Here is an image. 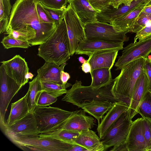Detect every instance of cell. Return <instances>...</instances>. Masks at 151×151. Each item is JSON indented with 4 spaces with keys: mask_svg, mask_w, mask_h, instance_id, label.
I'll use <instances>...</instances> for the list:
<instances>
[{
    "mask_svg": "<svg viewBox=\"0 0 151 151\" xmlns=\"http://www.w3.org/2000/svg\"><path fill=\"white\" fill-rule=\"evenodd\" d=\"M5 49L13 47L27 48L31 46L28 41L19 40L9 36L4 37L1 42Z\"/></svg>",
    "mask_w": 151,
    "mask_h": 151,
    "instance_id": "31",
    "label": "cell"
},
{
    "mask_svg": "<svg viewBox=\"0 0 151 151\" xmlns=\"http://www.w3.org/2000/svg\"><path fill=\"white\" fill-rule=\"evenodd\" d=\"M72 112L58 107L37 106L33 113L39 134L60 129Z\"/></svg>",
    "mask_w": 151,
    "mask_h": 151,
    "instance_id": "5",
    "label": "cell"
},
{
    "mask_svg": "<svg viewBox=\"0 0 151 151\" xmlns=\"http://www.w3.org/2000/svg\"><path fill=\"white\" fill-rule=\"evenodd\" d=\"M132 122L127 109L112 125L100 139L104 146V151L111 147H113L110 150L125 144Z\"/></svg>",
    "mask_w": 151,
    "mask_h": 151,
    "instance_id": "7",
    "label": "cell"
},
{
    "mask_svg": "<svg viewBox=\"0 0 151 151\" xmlns=\"http://www.w3.org/2000/svg\"><path fill=\"white\" fill-rule=\"evenodd\" d=\"M60 78L63 83L65 84L67 83V81L70 78V76L68 73L64 72L63 70L61 72Z\"/></svg>",
    "mask_w": 151,
    "mask_h": 151,
    "instance_id": "46",
    "label": "cell"
},
{
    "mask_svg": "<svg viewBox=\"0 0 151 151\" xmlns=\"http://www.w3.org/2000/svg\"><path fill=\"white\" fill-rule=\"evenodd\" d=\"M79 62L83 64L87 61L82 56L79 57L78 58Z\"/></svg>",
    "mask_w": 151,
    "mask_h": 151,
    "instance_id": "50",
    "label": "cell"
},
{
    "mask_svg": "<svg viewBox=\"0 0 151 151\" xmlns=\"http://www.w3.org/2000/svg\"><path fill=\"white\" fill-rule=\"evenodd\" d=\"M144 136L147 145V151H151V118L143 117Z\"/></svg>",
    "mask_w": 151,
    "mask_h": 151,
    "instance_id": "35",
    "label": "cell"
},
{
    "mask_svg": "<svg viewBox=\"0 0 151 151\" xmlns=\"http://www.w3.org/2000/svg\"><path fill=\"white\" fill-rule=\"evenodd\" d=\"M78 132L64 129H59L55 131L38 135L40 138H48L60 140L62 142L74 144V141L78 137Z\"/></svg>",
    "mask_w": 151,
    "mask_h": 151,
    "instance_id": "27",
    "label": "cell"
},
{
    "mask_svg": "<svg viewBox=\"0 0 151 151\" xmlns=\"http://www.w3.org/2000/svg\"><path fill=\"white\" fill-rule=\"evenodd\" d=\"M37 55L45 62L53 63L59 65L70 58L69 40L64 19L57 25L55 29L47 40L40 45Z\"/></svg>",
    "mask_w": 151,
    "mask_h": 151,
    "instance_id": "2",
    "label": "cell"
},
{
    "mask_svg": "<svg viewBox=\"0 0 151 151\" xmlns=\"http://www.w3.org/2000/svg\"><path fill=\"white\" fill-rule=\"evenodd\" d=\"M135 0H128V2L129 4V5L130 4V3L133 1Z\"/></svg>",
    "mask_w": 151,
    "mask_h": 151,
    "instance_id": "51",
    "label": "cell"
},
{
    "mask_svg": "<svg viewBox=\"0 0 151 151\" xmlns=\"http://www.w3.org/2000/svg\"><path fill=\"white\" fill-rule=\"evenodd\" d=\"M110 69L100 68L94 69L91 74L92 82L90 86L95 88H99L109 83L113 79Z\"/></svg>",
    "mask_w": 151,
    "mask_h": 151,
    "instance_id": "26",
    "label": "cell"
},
{
    "mask_svg": "<svg viewBox=\"0 0 151 151\" xmlns=\"http://www.w3.org/2000/svg\"><path fill=\"white\" fill-rule=\"evenodd\" d=\"M125 144L128 151H147L142 117L132 121Z\"/></svg>",
    "mask_w": 151,
    "mask_h": 151,
    "instance_id": "14",
    "label": "cell"
},
{
    "mask_svg": "<svg viewBox=\"0 0 151 151\" xmlns=\"http://www.w3.org/2000/svg\"><path fill=\"white\" fill-rule=\"evenodd\" d=\"M0 125L5 124L4 118L9 105L22 88L6 73L3 65L0 67Z\"/></svg>",
    "mask_w": 151,
    "mask_h": 151,
    "instance_id": "10",
    "label": "cell"
},
{
    "mask_svg": "<svg viewBox=\"0 0 151 151\" xmlns=\"http://www.w3.org/2000/svg\"><path fill=\"white\" fill-rule=\"evenodd\" d=\"M122 4L129 5L128 0H110L109 5L114 8L117 9Z\"/></svg>",
    "mask_w": 151,
    "mask_h": 151,
    "instance_id": "44",
    "label": "cell"
},
{
    "mask_svg": "<svg viewBox=\"0 0 151 151\" xmlns=\"http://www.w3.org/2000/svg\"><path fill=\"white\" fill-rule=\"evenodd\" d=\"M93 8L98 12L105 11L110 8V0H88Z\"/></svg>",
    "mask_w": 151,
    "mask_h": 151,
    "instance_id": "39",
    "label": "cell"
},
{
    "mask_svg": "<svg viewBox=\"0 0 151 151\" xmlns=\"http://www.w3.org/2000/svg\"><path fill=\"white\" fill-rule=\"evenodd\" d=\"M43 6L54 21L56 26L64 19L66 7L63 9H58Z\"/></svg>",
    "mask_w": 151,
    "mask_h": 151,
    "instance_id": "36",
    "label": "cell"
},
{
    "mask_svg": "<svg viewBox=\"0 0 151 151\" xmlns=\"http://www.w3.org/2000/svg\"><path fill=\"white\" fill-rule=\"evenodd\" d=\"M138 114L143 117L151 118V91L148 90L146 93L139 107Z\"/></svg>",
    "mask_w": 151,
    "mask_h": 151,
    "instance_id": "32",
    "label": "cell"
},
{
    "mask_svg": "<svg viewBox=\"0 0 151 151\" xmlns=\"http://www.w3.org/2000/svg\"><path fill=\"white\" fill-rule=\"evenodd\" d=\"M119 51L114 50H104L91 55L89 56L91 73L94 69L100 68L111 69L114 65Z\"/></svg>",
    "mask_w": 151,
    "mask_h": 151,
    "instance_id": "20",
    "label": "cell"
},
{
    "mask_svg": "<svg viewBox=\"0 0 151 151\" xmlns=\"http://www.w3.org/2000/svg\"><path fill=\"white\" fill-rule=\"evenodd\" d=\"M41 83L42 90L57 98L66 93L67 91L66 88L72 86L71 84L68 82L62 84L43 81H41Z\"/></svg>",
    "mask_w": 151,
    "mask_h": 151,
    "instance_id": "30",
    "label": "cell"
},
{
    "mask_svg": "<svg viewBox=\"0 0 151 151\" xmlns=\"http://www.w3.org/2000/svg\"><path fill=\"white\" fill-rule=\"evenodd\" d=\"M149 5L142 4L123 16L116 19L110 24L118 31L125 34L130 30L137 18L144 8Z\"/></svg>",
    "mask_w": 151,
    "mask_h": 151,
    "instance_id": "23",
    "label": "cell"
},
{
    "mask_svg": "<svg viewBox=\"0 0 151 151\" xmlns=\"http://www.w3.org/2000/svg\"><path fill=\"white\" fill-rule=\"evenodd\" d=\"M30 111L26 95L11 104L10 112L5 124L11 125L25 116Z\"/></svg>",
    "mask_w": 151,
    "mask_h": 151,
    "instance_id": "25",
    "label": "cell"
},
{
    "mask_svg": "<svg viewBox=\"0 0 151 151\" xmlns=\"http://www.w3.org/2000/svg\"><path fill=\"white\" fill-rule=\"evenodd\" d=\"M90 58H89L87 61L82 64L81 67L82 70L85 73H91V67L89 63Z\"/></svg>",
    "mask_w": 151,
    "mask_h": 151,
    "instance_id": "45",
    "label": "cell"
},
{
    "mask_svg": "<svg viewBox=\"0 0 151 151\" xmlns=\"http://www.w3.org/2000/svg\"><path fill=\"white\" fill-rule=\"evenodd\" d=\"M151 38V24L146 26L136 33L134 38V43L139 41Z\"/></svg>",
    "mask_w": 151,
    "mask_h": 151,
    "instance_id": "40",
    "label": "cell"
},
{
    "mask_svg": "<svg viewBox=\"0 0 151 151\" xmlns=\"http://www.w3.org/2000/svg\"><path fill=\"white\" fill-rule=\"evenodd\" d=\"M43 6L51 8L63 9L66 8L68 0H39Z\"/></svg>",
    "mask_w": 151,
    "mask_h": 151,
    "instance_id": "37",
    "label": "cell"
},
{
    "mask_svg": "<svg viewBox=\"0 0 151 151\" xmlns=\"http://www.w3.org/2000/svg\"><path fill=\"white\" fill-rule=\"evenodd\" d=\"M86 38L118 43L128 41L126 34L118 31L114 26L98 21L85 24L84 27Z\"/></svg>",
    "mask_w": 151,
    "mask_h": 151,
    "instance_id": "8",
    "label": "cell"
},
{
    "mask_svg": "<svg viewBox=\"0 0 151 151\" xmlns=\"http://www.w3.org/2000/svg\"><path fill=\"white\" fill-rule=\"evenodd\" d=\"M144 71L147 76L149 83V90L151 91V58H145Z\"/></svg>",
    "mask_w": 151,
    "mask_h": 151,
    "instance_id": "41",
    "label": "cell"
},
{
    "mask_svg": "<svg viewBox=\"0 0 151 151\" xmlns=\"http://www.w3.org/2000/svg\"><path fill=\"white\" fill-rule=\"evenodd\" d=\"M34 76L31 73L29 72L25 76V78L27 81L28 82L29 79H32Z\"/></svg>",
    "mask_w": 151,
    "mask_h": 151,
    "instance_id": "49",
    "label": "cell"
},
{
    "mask_svg": "<svg viewBox=\"0 0 151 151\" xmlns=\"http://www.w3.org/2000/svg\"><path fill=\"white\" fill-rule=\"evenodd\" d=\"M29 88L26 94V99L30 111L33 112L37 106L36 98L38 93L42 90L41 81L37 75L29 82Z\"/></svg>",
    "mask_w": 151,
    "mask_h": 151,
    "instance_id": "28",
    "label": "cell"
},
{
    "mask_svg": "<svg viewBox=\"0 0 151 151\" xmlns=\"http://www.w3.org/2000/svg\"><path fill=\"white\" fill-rule=\"evenodd\" d=\"M57 98L54 97L46 91L41 90L39 91L36 98L37 106L45 107L49 106L56 102Z\"/></svg>",
    "mask_w": 151,
    "mask_h": 151,
    "instance_id": "33",
    "label": "cell"
},
{
    "mask_svg": "<svg viewBox=\"0 0 151 151\" xmlns=\"http://www.w3.org/2000/svg\"><path fill=\"white\" fill-rule=\"evenodd\" d=\"M114 81V79L99 88H95L90 85L82 86L81 81L76 80L71 88L67 90L62 100L70 103L78 107L83 103L94 101H107L113 103L121 101L116 97L112 92Z\"/></svg>",
    "mask_w": 151,
    "mask_h": 151,
    "instance_id": "3",
    "label": "cell"
},
{
    "mask_svg": "<svg viewBox=\"0 0 151 151\" xmlns=\"http://www.w3.org/2000/svg\"><path fill=\"white\" fill-rule=\"evenodd\" d=\"M129 107V105L123 101L116 102L101 119L97 129L100 139L106 134L112 125Z\"/></svg>",
    "mask_w": 151,
    "mask_h": 151,
    "instance_id": "18",
    "label": "cell"
},
{
    "mask_svg": "<svg viewBox=\"0 0 151 151\" xmlns=\"http://www.w3.org/2000/svg\"><path fill=\"white\" fill-rule=\"evenodd\" d=\"M151 14V4L145 6L140 13L139 16Z\"/></svg>",
    "mask_w": 151,
    "mask_h": 151,
    "instance_id": "47",
    "label": "cell"
},
{
    "mask_svg": "<svg viewBox=\"0 0 151 151\" xmlns=\"http://www.w3.org/2000/svg\"><path fill=\"white\" fill-rule=\"evenodd\" d=\"M83 109L73 112L60 129L79 132L82 130L91 129L95 125V120L91 116L86 115Z\"/></svg>",
    "mask_w": 151,
    "mask_h": 151,
    "instance_id": "17",
    "label": "cell"
},
{
    "mask_svg": "<svg viewBox=\"0 0 151 151\" xmlns=\"http://www.w3.org/2000/svg\"><path fill=\"white\" fill-rule=\"evenodd\" d=\"M39 0H17L13 4L7 28L19 30L29 26L36 32L35 38L29 40L31 46L40 45L45 42L55 29V24L46 23L39 17L36 4Z\"/></svg>",
    "mask_w": 151,
    "mask_h": 151,
    "instance_id": "1",
    "label": "cell"
},
{
    "mask_svg": "<svg viewBox=\"0 0 151 151\" xmlns=\"http://www.w3.org/2000/svg\"><path fill=\"white\" fill-rule=\"evenodd\" d=\"M74 143L85 148L88 151H104V146L99 137L95 132L90 129L83 130L79 132Z\"/></svg>",
    "mask_w": 151,
    "mask_h": 151,
    "instance_id": "22",
    "label": "cell"
},
{
    "mask_svg": "<svg viewBox=\"0 0 151 151\" xmlns=\"http://www.w3.org/2000/svg\"><path fill=\"white\" fill-rule=\"evenodd\" d=\"M0 127L7 137L19 135H38L39 134L36 119L33 112H31L13 124L9 125L5 124Z\"/></svg>",
    "mask_w": 151,
    "mask_h": 151,
    "instance_id": "12",
    "label": "cell"
},
{
    "mask_svg": "<svg viewBox=\"0 0 151 151\" xmlns=\"http://www.w3.org/2000/svg\"><path fill=\"white\" fill-rule=\"evenodd\" d=\"M4 9L5 17H9L12 7L10 0H2Z\"/></svg>",
    "mask_w": 151,
    "mask_h": 151,
    "instance_id": "43",
    "label": "cell"
},
{
    "mask_svg": "<svg viewBox=\"0 0 151 151\" xmlns=\"http://www.w3.org/2000/svg\"><path fill=\"white\" fill-rule=\"evenodd\" d=\"M16 145H29L42 149L43 151H87L80 145L65 142L48 138H40L38 135H25L7 137Z\"/></svg>",
    "mask_w": 151,
    "mask_h": 151,
    "instance_id": "6",
    "label": "cell"
},
{
    "mask_svg": "<svg viewBox=\"0 0 151 151\" xmlns=\"http://www.w3.org/2000/svg\"><path fill=\"white\" fill-rule=\"evenodd\" d=\"M7 75L22 87L28 82L25 77L29 68L25 59L16 55L12 59L1 62Z\"/></svg>",
    "mask_w": 151,
    "mask_h": 151,
    "instance_id": "13",
    "label": "cell"
},
{
    "mask_svg": "<svg viewBox=\"0 0 151 151\" xmlns=\"http://www.w3.org/2000/svg\"><path fill=\"white\" fill-rule=\"evenodd\" d=\"M36 8L38 15L42 20L45 23L55 24L49 14L45 9L39 1L36 3Z\"/></svg>",
    "mask_w": 151,
    "mask_h": 151,
    "instance_id": "38",
    "label": "cell"
},
{
    "mask_svg": "<svg viewBox=\"0 0 151 151\" xmlns=\"http://www.w3.org/2000/svg\"><path fill=\"white\" fill-rule=\"evenodd\" d=\"M114 103L107 101H94L83 103L78 107L81 108L86 112L94 116L98 120L99 125L100 123V119L112 107Z\"/></svg>",
    "mask_w": 151,
    "mask_h": 151,
    "instance_id": "24",
    "label": "cell"
},
{
    "mask_svg": "<svg viewBox=\"0 0 151 151\" xmlns=\"http://www.w3.org/2000/svg\"><path fill=\"white\" fill-rule=\"evenodd\" d=\"M74 9L84 26L87 24L98 21V12L90 4L88 0H68Z\"/></svg>",
    "mask_w": 151,
    "mask_h": 151,
    "instance_id": "21",
    "label": "cell"
},
{
    "mask_svg": "<svg viewBox=\"0 0 151 151\" xmlns=\"http://www.w3.org/2000/svg\"><path fill=\"white\" fill-rule=\"evenodd\" d=\"M148 90V80L147 75L143 71L138 78L134 85L128 109L131 119L138 114V109L141 103Z\"/></svg>",
    "mask_w": 151,
    "mask_h": 151,
    "instance_id": "16",
    "label": "cell"
},
{
    "mask_svg": "<svg viewBox=\"0 0 151 151\" xmlns=\"http://www.w3.org/2000/svg\"><path fill=\"white\" fill-rule=\"evenodd\" d=\"M124 43L109 42L86 38L79 43L75 53L86 55L89 57L94 52L102 50H122L124 48Z\"/></svg>",
    "mask_w": 151,
    "mask_h": 151,
    "instance_id": "15",
    "label": "cell"
},
{
    "mask_svg": "<svg viewBox=\"0 0 151 151\" xmlns=\"http://www.w3.org/2000/svg\"><path fill=\"white\" fill-rule=\"evenodd\" d=\"M9 19V17H4L0 20V34L6 31L8 27Z\"/></svg>",
    "mask_w": 151,
    "mask_h": 151,
    "instance_id": "42",
    "label": "cell"
},
{
    "mask_svg": "<svg viewBox=\"0 0 151 151\" xmlns=\"http://www.w3.org/2000/svg\"><path fill=\"white\" fill-rule=\"evenodd\" d=\"M6 34L11 37L19 40L29 41L34 39L36 36V31L29 26L25 27L18 30L7 28Z\"/></svg>",
    "mask_w": 151,
    "mask_h": 151,
    "instance_id": "29",
    "label": "cell"
},
{
    "mask_svg": "<svg viewBox=\"0 0 151 151\" xmlns=\"http://www.w3.org/2000/svg\"><path fill=\"white\" fill-rule=\"evenodd\" d=\"M5 17L4 7L2 0H0V20Z\"/></svg>",
    "mask_w": 151,
    "mask_h": 151,
    "instance_id": "48",
    "label": "cell"
},
{
    "mask_svg": "<svg viewBox=\"0 0 151 151\" xmlns=\"http://www.w3.org/2000/svg\"><path fill=\"white\" fill-rule=\"evenodd\" d=\"M145 58L141 57L126 64L114 79L111 91L114 96L129 105L135 83L144 71Z\"/></svg>",
    "mask_w": 151,
    "mask_h": 151,
    "instance_id": "4",
    "label": "cell"
},
{
    "mask_svg": "<svg viewBox=\"0 0 151 151\" xmlns=\"http://www.w3.org/2000/svg\"><path fill=\"white\" fill-rule=\"evenodd\" d=\"M67 64L64 63L60 66L52 62H45L43 65L37 70V76L40 81L47 82L59 84L63 83L60 78V73L64 70Z\"/></svg>",
    "mask_w": 151,
    "mask_h": 151,
    "instance_id": "19",
    "label": "cell"
},
{
    "mask_svg": "<svg viewBox=\"0 0 151 151\" xmlns=\"http://www.w3.org/2000/svg\"></svg>",
    "mask_w": 151,
    "mask_h": 151,
    "instance_id": "52",
    "label": "cell"
},
{
    "mask_svg": "<svg viewBox=\"0 0 151 151\" xmlns=\"http://www.w3.org/2000/svg\"><path fill=\"white\" fill-rule=\"evenodd\" d=\"M151 23V14L138 17L131 29L130 32L137 33Z\"/></svg>",
    "mask_w": 151,
    "mask_h": 151,
    "instance_id": "34",
    "label": "cell"
},
{
    "mask_svg": "<svg viewBox=\"0 0 151 151\" xmlns=\"http://www.w3.org/2000/svg\"><path fill=\"white\" fill-rule=\"evenodd\" d=\"M64 19L67 31L70 56L76 52L79 43L86 38L84 25L70 4L66 8Z\"/></svg>",
    "mask_w": 151,
    "mask_h": 151,
    "instance_id": "9",
    "label": "cell"
},
{
    "mask_svg": "<svg viewBox=\"0 0 151 151\" xmlns=\"http://www.w3.org/2000/svg\"><path fill=\"white\" fill-rule=\"evenodd\" d=\"M123 49L115 64L116 70H121L126 64L141 57L147 58L151 53V38L131 43Z\"/></svg>",
    "mask_w": 151,
    "mask_h": 151,
    "instance_id": "11",
    "label": "cell"
}]
</instances>
